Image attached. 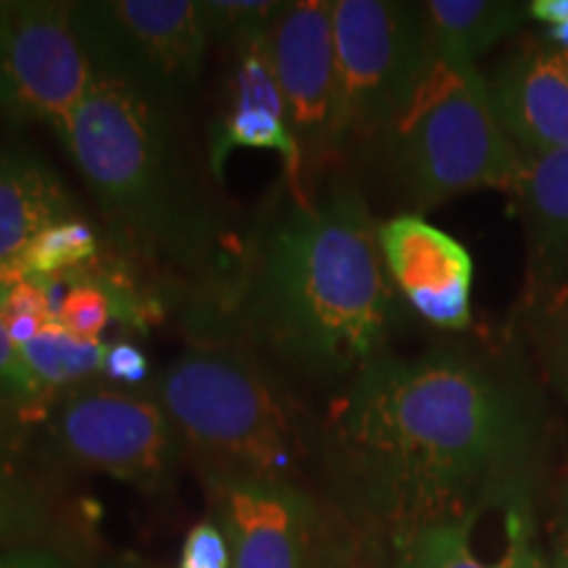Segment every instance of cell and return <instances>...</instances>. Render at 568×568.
Returning <instances> with one entry per match:
<instances>
[{
  "mask_svg": "<svg viewBox=\"0 0 568 568\" xmlns=\"http://www.w3.org/2000/svg\"><path fill=\"white\" fill-rule=\"evenodd\" d=\"M535 410L464 351L382 353L351 379L322 432L332 477L366 529L393 537L524 497Z\"/></svg>",
  "mask_w": 568,
  "mask_h": 568,
  "instance_id": "1",
  "label": "cell"
},
{
  "mask_svg": "<svg viewBox=\"0 0 568 568\" xmlns=\"http://www.w3.org/2000/svg\"><path fill=\"white\" fill-rule=\"evenodd\" d=\"M393 287L358 182L329 176L308 201L284 190L216 293L195 305L201 339L264 347L314 379H345L387 339Z\"/></svg>",
  "mask_w": 568,
  "mask_h": 568,
  "instance_id": "2",
  "label": "cell"
},
{
  "mask_svg": "<svg viewBox=\"0 0 568 568\" xmlns=\"http://www.w3.org/2000/svg\"><path fill=\"white\" fill-rule=\"evenodd\" d=\"M55 138L126 255L201 282L209 295L230 280L240 245L190 166L172 113L95 74Z\"/></svg>",
  "mask_w": 568,
  "mask_h": 568,
  "instance_id": "3",
  "label": "cell"
},
{
  "mask_svg": "<svg viewBox=\"0 0 568 568\" xmlns=\"http://www.w3.org/2000/svg\"><path fill=\"white\" fill-rule=\"evenodd\" d=\"M142 393L172 418L203 481H290L322 447L308 410L245 347L201 339L151 376Z\"/></svg>",
  "mask_w": 568,
  "mask_h": 568,
  "instance_id": "4",
  "label": "cell"
},
{
  "mask_svg": "<svg viewBox=\"0 0 568 568\" xmlns=\"http://www.w3.org/2000/svg\"><path fill=\"white\" fill-rule=\"evenodd\" d=\"M389 161L418 209L474 190L510 193L521 153L503 130L477 67H437L406 116L387 134Z\"/></svg>",
  "mask_w": 568,
  "mask_h": 568,
  "instance_id": "5",
  "label": "cell"
},
{
  "mask_svg": "<svg viewBox=\"0 0 568 568\" xmlns=\"http://www.w3.org/2000/svg\"><path fill=\"white\" fill-rule=\"evenodd\" d=\"M184 456L172 418L151 395L98 382L55 395L32 447L42 464L105 474L148 495L174 485Z\"/></svg>",
  "mask_w": 568,
  "mask_h": 568,
  "instance_id": "6",
  "label": "cell"
},
{
  "mask_svg": "<svg viewBox=\"0 0 568 568\" xmlns=\"http://www.w3.org/2000/svg\"><path fill=\"white\" fill-rule=\"evenodd\" d=\"M74 30L92 71L172 113L193 101L211 38L201 0H77Z\"/></svg>",
  "mask_w": 568,
  "mask_h": 568,
  "instance_id": "7",
  "label": "cell"
},
{
  "mask_svg": "<svg viewBox=\"0 0 568 568\" xmlns=\"http://www.w3.org/2000/svg\"><path fill=\"white\" fill-rule=\"evenodd\" d=\"M335 45L351 142L387 138L437 67L424 3L335 0Z\"/></svg>",
  "mask_w": 568,
  "mask_h": 568,
  "instance_id": "8",
  "label": "cell"
},
{
  "mask_svg": "<svg viewBox=\"0 0 568 568\" xmlns=\"http://www.w3.org/2000/svg\"><path fill=\"white\" fill-rule=\"evenodd\" d=\"M92 71L74 0H0V113L59 132L88 95Z\"/></svg>",
  "mask_w": 568,
  "mask_h": 568,
  "instance_id": "9",
  "label": "cell"
},
{
  "mask_svg": "<svg viewBox=\"0 0 568 568\" xmlns=\"http://www.w3.org/2000/svg\"><path fill=\"white\" fill-rule=\"evenodd\" d=\"M268 38L284 111L311 187L316 172L351 145L335 45V0H290Z\"/></svg>",
  "mask_w": 568,
  "mask_h": 568,
  "instance_id": "10",
  "label": "cell"
},
{
  "mask_svg": "<svg viewBox=\"0 0 568 568\" xmlns=\"http://www.w3.org/2000/svg\"><path fill=\"white\" fill-rule=\"evenodd\" d=\"M213 518L232 548V568H329V537L316 497L290 481H205Z\"/></svg>",
  "mask_w": 568,
  "mask_h": 568,
  "instance_id": "11",
  "label": "cell"
},
{
  "mask_svg": "<svg viewBox=\"0 0 568 568\" xmlns=\"http://www.w3.org/2000/svg\"><path fill=\"white\" fill-rule=\"evenodd\" d=\"M272 151L282 159L284 190L295 201H308L303 153L290 130L284 98L276 80L272 38H261L234 51L230 105L216 119L209 134V169L224 180L226 161L234 151Z\"/></svg>",
  "mask_w": 568,
  "mask_h": 568,
  "instance_id": "12",
  "label": "cell"
},
{
  "mask_svg": "<svg viewBox=\"0 0 568 568\" xmlns=\"http://www.w3.org/2000/svg\"><path fill=\"white\" fill-rule=\"evenodd\" d=\"M389 280L414 311L439 329L471 324V253L453 234L418 213H400L376 226Z\"/></svg>",
  "mask_w": 568,
  "mask_h": 568,
  "instance_id": "13",
  "label": "cell"
},
{
  "mask_svg": "<svg viewBox=\"0 0 568 568\" xmlns=\"http://www.w3.org/2000/svg\"><path fill=\"white\" fill-rule=\"evenodd\" d=\"M527 240V311L539 318L568 303V148L521 155L510 190Z\"/></svg>",
  "mask_w": 568,
  "mask_h": 568,
  "instance_id": "14",
  "label": "cell"
},
{
  "mask_svg": "<svg viewBox=\"0 0 568 568\" xmlns=\"http://www.w3.org/2000/svg\"><path fill=\"white\" fill-rule=\"evenodd\" d=\"M489 101L521 155L568 148V51L527 42L487 80Z\"/></svg>",
  "mask_w": 568,
  "mask_h": 568,
  "instance_id": "15",
  "label": "cell"
},
{
  "mask_svg": "<svg viewBox=\"0 0 568 568\" xmlns=\"http://www.w3.org/2000/svg\"><path fill=\"white\" fill-rule=\"evenodd\" d=\"M82 216L67 182L38 151L0 140V264L19 258L48 226Z\"/></svg>",
  "mask_w": 568,
  "mask_h": 568,
  "instance_id": "16",
  "label": "cell"
},
{
  "mask_svg": "<svg viewBox=\"0 0 568 568\" xmlns=\"http://www.w3.org/2000/svg\"><path fill=\"white\" fill-rule=\"evenodd\" d=\"M424 11L437 59L450 67H477L479 55L529 17V6L516 0H429Z\"/></svg>",
  "mask_w": 568,
  "mask_h": 568,
  "instance_id": "17",
  "label": "cell"
},
{
  "mask_svg": "<svg viewBox=\"0 0 568 568\" xmlns=\"http://www.w3.org/2000/svg\"><path fill=\"white\" fill-rule=\"evenodd\" d=\"M30 458L17 429L0 422V552L40 545L51 527V500Z\"/></svg>",
  "mask_w": 568,
  "mask_h": 568,
  "instance_id": "18",
  "label": "cell"
},
{
  "mask_svg": "<svg viewBox=\"0 0 568 568\" xmlns=\"http://www.w3.org/2000/svg\"><path fill=\"white\" fill-rule=\"evenodd\" d=\"M19 351L32 374L55 395L59 389L67 393L95 382V376L103 374L109 345L101 337H80L51 322Z\"/></svg>",
  "mask_w": 568,
  "mask_h": 568,
  "instance_id": "19",
  "label": "cell"
},
{
  "mask_svg": "<svg viewBox=\"0 0 568 568\" xmlns=\"http://www.w3.org/2000/svg\"><path fill=\"white\" fill-rule=\"evenodd\" d=\"M479 518L426 524L387 537L389 568H510L508 552L495 566L481 564L471 548V531Z\"/></svg>",
  "mask_w": 568,
  "mask_h": 568,
  "instance_id": "20",
  "label": "cell"
},
{
  "mask_svg": "<svg viewBox=\"0 0 568 568\" xmlns=\"http://www.w3.org/2000/svg\"><path fill=\"white\" fill-rule=\"evenodd\" d=\"M95 255H101V232L84 216H74L40 232L19 258V268L27 276L51 280L82 268Z\"/></svg>",
  "mask_w": 568,
  "mask_h": 568,
  "instance_id": "21",
  "label": "cell"
},
{
  "mask_svg": "<svg viewBox=\"0 0 568 568\" xmlns=\"http://www.w3.org/2000/svg\"><path fill=\"white\" fill-rule=\"evenodd\" d=\"M284 6V0H201L211 45H224L234 53L247 42L268 38Z\"/></svg>",
  "mask_w": 568,
  "mask_h": 568,
  "instance_id": "22",
  "label": "cell"
},
{
  "mask_svg": "<svg viewBox=\"0 0 568 568\" xmlns=\"http://www.w3.org/2000/svg\"><path fill=\"white\" fill-rule=\"evenodd\" d=\"M53 393L48 389L13 343L6 324L0 322V408L11 422H34L40 418L38 410L45 414L53 403Z\"/></svg>",
  "mask_w": 568,
  "mask_h": 568,
  "instance_id": "23",
  "label": "cell"
},
{
  "mask_svg": "<svg viewBox=\"0 0 568 568\" xmlns=\"http://www.w3.org/2000/svg\"><path fill=\"white\" fill-rule=\"evenodd\" d=\"M176 568H232L230 537L216 518H203L187 531Z\"/></svg>",
  "mask_w": 568,
  "mask_h": 568,
  "instance_id": "24",
  "label": "cell"
},
{
  "mask_svg": "<svg viewBox=\"0 0 568 568\" xmlns=\"http://www.w3.org/2000/svg\"><path fill=\"white\" fill-rule=\"evenodd\" d=\"M506 537L510 568H550V558L537 545L535 516L524 497H518L506 508Z\"/></svg>",
  "mask_w": 568,
  "mask_h": 568,
  "instance_id": "25",
  "label": "cell"
},
{
  "mask_svg": "<svg viewBox=\"0 0 568 568\" xmlns=\"http://www.w3.org/2000/svg\"><path fill=\"white\" fill-rule=\"evenodd\" d=\"M545 322V368H548V376L556 387V393L564 400L568 410V303L560 305V308L552 311V314L542 316Z\"/></svg>",
  "mask_w": 568,
  "mask_h": 568,
  "instance_id": "26",
  "label": "cell"
},
{
  "mask_svg": "<svg viewBox=\"0 0 568 568\" xmlns=\"http://www.w3.org/2000/svg\"><path fill=\"white\" fill-rule=\"evenodd\" d=\"M103 376H109L116 387L140 389L151 382V361L148 355L132 343H113L105 353Z\"/></svg>",
  "mask_w": 568,
  "mask_h": 568,
  "instance_id": "27",
  "label": "cell"
},
{
  "mask_svg": "<svg viewBox=\"0 0 568 568\" xmlns=\"http://www.w3.org/2000/svg\"><path fill=\"white\" fill-rule=\"evenodd\" d=\"M0 568H77L71 560L48 545H27L0 552Z\"/></svg>",
  "mask_w": 568,
  "mask_h": 568,
  "instance_id": "28",
  "label": "cell"
},
{
  "mask_svg": "<svg viewBox=\"0 0 568 568\" xmlns=\"http://www.w3.org/2000/svg\"><path fill=\"white\" fill-rule=\"evenodd\" d=\"M343 568H389V550H382L374 529H366L361 539H345Z\"/></svg>",
  "mask_w": 568,
  "mask_h": 568,
  "instance_id": "29",
  "label": "cell"
},
{
  "mask_svg": "<svg viewBox=\"0 0 568 568\" xmlns=\"http://www.w3.org/2000/svg\"><path fill=\"white\" fill-rule=\"evenodd\" d=\"M529 17L548 27H558L568 21V0H535L529 3Z\"/></svg>",
  "mask_w": 568,
  "mask_h": 568,
  "instance_id": "30",
  "label": "cell"
},
{
  "mask_svg": "<svg viewBox=\"0 0 568 568\" xmlns=\"http://www.w3.org/2000/svg\"><path fill=\"white\" fill-rule=\"evenodd\" d=\"M101 568H166L161 564H153V560L134 556V552H116V556L105 558Z\"/></svg>",
  "mask_w": 568,
  "mask_h": 568,
  "instance_id": "31",
  "label": "cell"
},
{
  "mask_svg": "<svg viewBox=\"0 0 568 568\" xmlns=\"http://www.w3.org/2000/svg\"><path fill=\"white\" fill-rule=\"evenodd\" d=\"M550 568H568V518H564V524H560L556 548H552L550 556Z\"/></svg>",
  "mask_w": 568,
  "mask_h": 568,
  "instance_id": "32",
  "label": "cell"
},
{
  "mask_svg": "<svg viewBox=\"0 0 568 568\" xmlns=\"http://www.w3.org/2000/svg\"><path fill=\"white\" fill-rule=\"evenodd\" d=\"M24 272H21L19 266H11V264H0V301H3L6 293L13 287V284L24 280Z\"/></svg>",
  "mask_w": 568,
  "mask_h": 568,
  "instance_id": "33",
  "label": "cell"
},
{
  "mask_svg": "<svg viewBox=\"0 0 568 568\" xmlns=\"http://www.w3.org/2000/svg\"><path fill=\"white\" fill-rule=\"evenodd\" d=\"M548 38L556 42L560 51H568V21L558 27H548Z\"/></svg>",
  "mask_w": 568,
  "mask_h": 568,
  "instance_id": "34",
  "label": "cell"
},
{
  "mask_svg": "<svg viewBox=\"0 0 568 568\" xmlns=\"http://www.w3.org/2000/svg\"><path fill=\"white\" fill-rule=\"evenodd\" d=\"M343 548H345V539H339L337 550H335V558H332V566L329 568H343Z\"/></svg>",
  "mask_w": 568,
  "mask_h": 568,
  "instance_id": "35",
  "label": "cell"
}]
</instances>
